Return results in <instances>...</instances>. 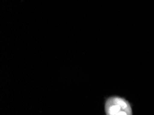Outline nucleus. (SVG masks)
Listing matches in <instances>:
<instances>
[{"instance_id":"obj_1","label":"nucleus","mask_w":154,"mask_h":115,"mask_svg":"<svg viewBox=\"0 0 154 115\" xmlns=\"http://www.w3.org/2000/svg\"><path fill=\"white\" fill-rule=\"evenodd\" d=\"M105 115H133L132 105L125 98L113 95L107 97L104 101Z\"/></svg>"}]
</instances>
